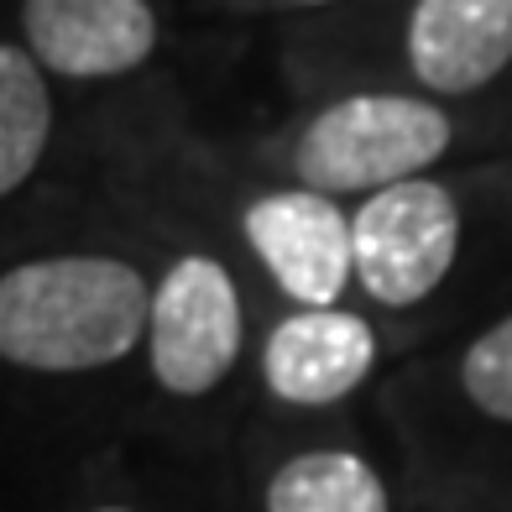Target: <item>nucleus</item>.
I'll return each instance as SVG.
<instances>
[{
	"mask_svg": "<svg viewBox=\"0 0 512 512\" xmlns=\"http://www.w3.org/2000/svg\"><path fill=\"white\" fill-rule=\"evenodd\" d=\"M512 63V0H413L408 68L429 95H476Z\"/></svg>",
	"mask_w": 512,
	"mask_h": 512,
	"instance_id": "obj_8",
	"label": "nucleus"
},
{
	"mask_svg": "<svg viewBox=\"0 0 512 512\" xmlns=\"http://www.w3.org/2000/svg\"><path fill=\"white\" fill-rule=\"evenodd\" d=\"M53 136V95L27 48L0 42V199L37 173Z\"/></svg>",
	"mask_w": 512,
	"mask_h": 512,
	"instance_id": "obj_10",
	"label": "nucleus"
},
{
	"mask_svg": "<svg viewBox=\"0 0 512 512\" xmlns=\"http://www.w3.org/2000/svg\"><path fill=\"white\" fill-rule=\"evenodd\" d=\"M95 512H136V507H95Z\"/></svg>",
	"mask_w": 512,
	"mask_h": 512,
	"instance_id": "obj_12",
	"label": "nucleus"
},
{
	"mask_svg": "<svg viewBox=\"0 0 512 512\" xmlns=\"http://www.w3.org/2000/svg\"><path fill=\"white\" fill-rule=\"evenodd\" d=\"M465 246V215L450 183L403 178L382 194H366L351 215L356 288L371 309L413 314L450 288Z\"/></svg>",
	"mask_w": 512,
	"mask_h": 512,
	"instance_id": "obj_3",
	"label": "nucleus"
},
{
	"mask_svg": "<svg viewBox=\"0 0 512 512\" xmlns=\"http://www.w3.org/2000/svg\"><path fill=\"white\" fill-rule=\"evenodd\" d=\"M304 6H335V0H304Z\"/></svg>",
	"mask_w": 512,
	"mask_h": 512,
	"instance_id": "obj_13",
	"label": "nucleus"
},
{
	"mask_svg": "<svg viewBox=\"0 0 512 512\" xmlns=\"http://www.w3.org/2000/svg\"><path fill=\"white\" fill-rule=\"evenodd\" d=\"M262 512H398V497L377 460L345 445H319L272 465Z\"/></svg>",
	"mask_w": 512,
	"mask_h": 512,
	"instance_id": "obj_9",
	"label": "nucleus"
},
{
	"mask_svg": "<svg viewBox=\"0 0 512 512\" xmlns=\"http://www.w3.org/2000/svg\"><path fill=\"white\" fill-rule=\"evenodd\" d=\"M382 335L361 309H288L267 330L256 377L283 408H335L377 377Z\"/></svg>",
	"mask_w": 512,
	"mask_h": 512,
	"instance_id": "obj_6",
	"label": "nucleus"
},
{
	"mask_svg": "<svg viewBox=\"0 0 512 512\" xmlns=\"http://www.w3.org/2000/svg\"><path fill=\"white\" fill-rule=\"evenodd\" d=\"M450 392L481 434L512 439V309L492 314L460 340L450 361Z\"/></svg>",
	"mask_w": 512,
	"mask_h": 512,
	"instance_id": "obj_11",
	"label": "nucleus"
},
{
	"mask_svg": "<svg viewBox=\"0 0 512 512\" xmlns=\"http://www.w3.org/2000/svg\"><path fill=\"white\" fill-rule=\"evenodd\" d=\"M246 356V304L230 267L209 251L178 256L152 283L147 371L178 403L220 392Z\"/></svg>",
	"mask_w": 512,
	"mask_h": 512,
	"instance_id": "obj_4",
	"label": "nucleus"
},
{
	"mask_svg": "<svg viewBox=\"0 0 512 512\" xmlns=\"http://www.w3.org/2000/svg\"><path fill=\"white\" fill-rule=\"evenodd\" d=\"M152 283L100 251L37 256L0 272V361L21 371H105L147 340Z\"/></svg>",
	"mask_w": 512,
	"mask_h": 512,
	"instance_id": "obj_1",
	"label": "nucleus"
},
{
	"mask_svg": "<svg viewBox=\"0 0 512 512\" xmlns=\"http://www.w3.org/2000/svg\"><path fill=\"white\" fill-rule=\"evenodd\" d=\"M241 236L293 309H335L356 288L351 215L330 194L314 189L256 194L241 215Z\"/></svg>",
	"mask_w": 512,
	"mask_h": 512,
	"instance_id": "obj_5",
	"label": "nucleus"
},
{
	"mask_svg": "<svg viewBox=\"0 0 512 512\" xmlns=\"http://www.w3.org/2000/svg\"><path fill=\"white\" fill-rule=\"evenodd\" d=\"M455 142V121L424 95H345L293 142V178L314 194H382L424 178Z\"/></svg>",
	"mask_w": 512,
	"mask_h": 512,
	"instance_id": "obj_2",
	"label": "nucleus"
},
{
	"mask_svg": "<svg viewBox=\"0 0 512 512\" xmlns=\"http://www.w3.org/2000/svg\"><path fill=\"white\" fill-rule=\"evenodd\" d=\"M37 68L63 79H121L157 53L152 0H21Z\"/></svg>",
	"mask_w": 512,
	"mask_h": 512,
	"instance_id": "obj_7",
	"label": "nucleus"
}]
</instances>
